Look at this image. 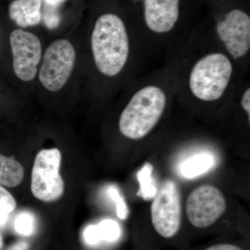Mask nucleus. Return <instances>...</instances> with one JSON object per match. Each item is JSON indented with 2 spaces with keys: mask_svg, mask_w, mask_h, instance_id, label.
Segmentation results:
<instances>
[{
  "mask_svg": "<svg viewBox=\"0 0 250 250\" xmlns=\"http://www.w3.org/2000/svg\"><path fill=\"white\" fill-rule=\"evenodd\" d=\"M94 61L99 71L108 77L124 68L129 53L127 32L119 16L106 14L95 22L91 36Z\"/></svg>",
  "mask_w": 250,
  "mask_h": 250,
  "instance_id": "1",
  "label": "nucleus"
},
{
  "mask_svg": "<svg viewBox=\"0 0 250 250\" xmlns=\"http://www.w3.org/2000/svg\"><path fill=\"white\" fill-rule=\"evenodd\" d=\"M166 104V94L159 87L148 85L139 90L122 113L121 134L131 140L143 139L157 124Z\"/></svg>",
  "mask_w": 250,
  "mask_h": 250,
  "instance_id": "2",
  "label": "nucleus"
},
{
  "mask_svg": "<svg viewBox=\"0 0 250 250\" xmlns=\"http://www.w3.org/2000/svg\"><path fill=\"white\" fill-rule=\"evenodd\" d=\"M232 65L225 54H207L192 67L189 79L192 93L200 100L215 101L221 98L229 83Z\"/></svg>",
  "mask_w": 250,
  "mask_h": 250,
  "instance_id": "3",
  "label": "nucleus"
},
{
  "mask_svg": "<svg viewBox=\"0 0 250 250\" xmlns=\"http://www.w3.org/2000/svg\"><path fill=\"white\" fill-rule=\"evenodd\" d=\"M62 154L57 148L38 153L33 166L31 188L33 195L42 202L59 200L64 192V182L59 173Z\"/></svg>",
  "mask_w": 250,
  "mask_h": 250,
  "instance_id": "4",
  "label": "nucleus"
},
{
  "mask_svg": "<svg viewBox=\"0 0 250 250\" xmlns=\"http://www.w3.org/2000/svg\"><path fill=\"white\" fill-rule=\"evenodd\" d=\"M151 219L154 229L163 238H172L179 232L182 203L179 188L173 179H166L153 199Z\"/></svg>",
  "mask_w": 250,
  "mask_h": 250,
  "instance_id": "5",
  "label": "nucleus"
},
{
  "mask_svg": "<svg viewBox=\"0 0 250 250\" xmlns=\"http://www.w3.org/2000/svg\"><path fill=\"white\" fill-rule=\"evenodd\" d=\"M75 48L65 39L54 41L47 47L39 72V80L50 92L62 90L75 65Z\"/></svg>",
  "mask_w": 250,
  "mask_h": 250,
  "instance_id": "6",
  "label": "nucleus"
},
{
  "mask_svg": "<svg viewBox=\"0 0 250 250\" xmlns=\"http://www.w3.org/2000/svg\"><path fill=\"white\" fill-rule=\"evenodd\" d=\"M226 207V200L218 188L212 185L200 186L188 197V218L195 228H208L222 216Z\"/></svg>",
  "mask_w": 250,
  "mask_h": 250,
  "instance_id": "7",
  "label": "nucleus"
},
{
  "mask_svg": "<svg viewBox=\"0 0 250 250\" xmlns=\"http://www.w3.org/2000/svg\"><path fill=\"white\" fill-rule=\"evenodd\" d=\"M10 45L16 76L23 82L32 81L37 75L42 56L39 38L29 31L15 29L10 35Z\"/></svg>",
  "mask_w": 250,
  "mask_h": 250,
  "instance_id": "8",
  "label": "nucleus"
},
{
  "mask_svg": "<svg viewBox=\"0 0 250 250\" xmlns=\"http://www.w3.org/2000/svg\"><path fill=\"white\" fill-rule=\"evenodd\" d=\"M217 32L230 55L234 59L244 57L250 48V18L233 9L217 24Z\"/></svg>",
  "mask_w": 250,
  "mask_h": 250,
  "instance_id": "9",
  "label": "nucleus"
},
{
  "mask_svg": "<svg viewBox=\"0 0 250 250\" xmlns=\"http://www.w3.org/2000/svg\"><path fill=\"white\" fill-rule=\"evenodd\" d=\"M179 0H144L145 20L156 33L172 30L178 21Z\"/></svg>",
  "mask_w": 250,
  "mask_h": 250,
  "instance_id": "10",
  "label": "nucleus"
},
{
  "mask_svg": "<svg viewBox=\"0 0 250 250\" xmlns=\"http://www.w3.org/2000/svg\"><path fill=\"white\" fill-rule=\"evenodd\" d=\"M42 0H14L9 8V16L21 27L38 25L42 18Z\"/></svg>",
  "mask_w": 250,
  "mask_h": 250,
  "instance_id": "11",
  "label": "nucleus"
},
{
  "mask_svg": "<svg viewBox=\"0 0 250 250\" xmlns=\"http://www.w3.org/2000/svg\"><path fill=\"white\" fill-rule=\"evenodd\" d=\"M23 177L22 166L14 158L6 157L0 154V185L17 187L22 182Z\"/></svg>",
  "mask_w": 250,
  "mask_h": 250,
  "instance_id": "12",
  "label": "nucleus"
},
{
  "mask_svg": "<svg viewBox=\"0 0 250 250\" xmlns=\"http://www.w3.org/2000/svg\"><path fill=\"white\" fill-rule=\"evenodd\" d=\"M214 164L213 156L208 154H197L184 161L181 166V174L186 179H194L208 172Z\"/></svg>",
  "mask_w": 250,
  "mask_h": 250,
  "instance_id": "13",
  "label": "nucleus"
},
{
  "mask_svg": "<svg viewBox=\"0 0 250 250\" xmlns=\"http://www.w3.org/2000/svg\"><path fill=\"white\" fill-rule=\"evenodd\" d=\"M153 170L152 164L146 163L136 175L139 183V189L136 195L145 201L153 200L157 193L158 189L152 176Z\"/></svg>",
  "mask_w": 250,
  "mask_h": 250,
  "instance_id": "14",
  "label": "nucleus"
},
{
  "mask_svg": "<svg viewBox=\"0 0 250 250\" xmlns=\"http://www.w3.org/2000/svg\"><path fill=\"white\" fill-rule=\"evenodd\" d=\"M14 228L16 232L22 236H31L35 232V217L30 212H21L15 219Z\"/></svg>",
  "mask_w": 250,
  "mask_h": 250,
  "instance_id": "15",
  "label": "nucleus"
},
{
  "mask_svg": "<svg viewBox=\"0 0 250 250\" xmlns=\"http://www.w3.org/2000/svg\"><path fill=\"white\" fill-rule=\"evenodd\" d=\"M97 226L102 241L113 242L118 240L121 236V228L114 220L106 219L103 220Z\"/></svg>",
  "mask_w": 250,
  "mask_h": 250,
  "instance_id": "16",
  "label": "nucleus"
},
{
  "mask_svg": "<svg viewBox=\"0 0 250 250\" xmlns=\"http://www.w3.org/2000/svg\"><path fill=\"white\" fill-rule=\"evenodd\" d=\"M108 196L116 203V213L118 218L123 220L127 218L129 213V208L117 187L115 186H110L108 188Z\"/></svg>",
  "mask_w": 250,
  "mask_h": 250,
  "instance_id": "17",
  "label": "nucleus"
},
{
  "mask_svg": "<svg viewBox=\"0 0 250 250\" xmlns=\"http://www.w3.org/2000/svg\"><path fill=\"white\" fill-rule=\"evenodd\" d=\"M42 15V21L46 27L49 29H54L58 27L61 22V16L59 14L58 8L46 6L44 8V11Z\"/></svg>",
  "mask_w": 250,
  "mask_h": 250,
  "instance_id": "18",
  "label": "nucleus"
},
{
  "mask_svg": "<svg viewBox=\"0 0 250 250\" xmlns=\"http://www.w3.org/2000/svg\"><path fill=\"white\" fill-rule=\"evenodd\" d=\"M16 207V200L8 190L0 185V212L11 214Z\"/></svg>",
  "mask_w": 250,
  "mask_h": 250,
  "instance_id": "19",
  "label": "nucleus"
},
{
  "mask_svg": "<svg viewBox=\"0 0 250 250\" xmlns=\"http://www.w3.org/2000/svg\"><path fill=\"white\" fill-rule=\"evenodd\" d=\"M83 238L89 246H96L102 241L97 225H89L86 227L83 231Z\"/></svg>",
  "mask_w": 250,
  "mask_h": 250,
  "instance_id": "20",
  "label": "nucleus"
},
{
  "mask_svg": "<svg viewBox=\"0 0 250 250\" xmlns=\"http://www.w3.org/2000/svg\"><path fill=\"white\" fill-rule=\"evenodd\" d=\"M205 250H244L240 247L235 246L233 244H229V243H221V244H216L214 246L208 247Z\"/></svg>",
  "mask_w": 250,
  "mask_h": 250,
  "instance_id": "21",
  "label": "nucleus"
},
{
  "mask_svg": "<svg viewBox=\"0 0 250 250\" xmlns=\"http://www.w3.org/2000/svg\"><path fill=\"white\" fill-rule=\"evenodd\" d=\"M241 106L243 109L248 114L249 121L250 118V89L248 88L246 90L241 99Z\"/></svg>",
  "mask_w": 250,
  "mask_h": 250,
  "instance_id": "22",
  "label": "nucleus"
},
{
  "mask_svg": "<svg viewBox=\"0 0 250 250\" xmlns=\"http://www.w3.org/2000/svg\"><path fill=\"white\" fill-rule=\"evenodd\" d=\"M29 248V245L26 241H19L15 243L10 247L7 250H28Z\"/></svg>",
  "mask_w": 250,
  "mask_h": 250,
  "instance_id": "23",
  "label": "nucleus"
},
{
  "mask_svg": "<svg viewBox=\"0 0 250 250\" xmlns=\"http://www.w3.org/2000/svg\"><path fill=\"white\" fill-rule=\"evenodd\" d=\"M65 1L66 0H42L46 6H52L54 8H59V6Z\"/></svg>",
  "mask_w": 250,
  "mask_h": 250,
  "instance_id": "24",
  "label": "nucleus"
},
{
  "mask_svg": "<svg viewBox=\"0 0 250 250\" xmlns=\"http://www.w3.org/2000/svg\"><path fill=\"white\" fill-rule=\"evenodd\" d=\"M3 247V240L2 238H1V235H0V250Z\"/></svg>",
  "mask_w": 250,
  "mask_h": 250,
  "instance_id": "25",
  "label": "nucleus"
}]
</instances>
